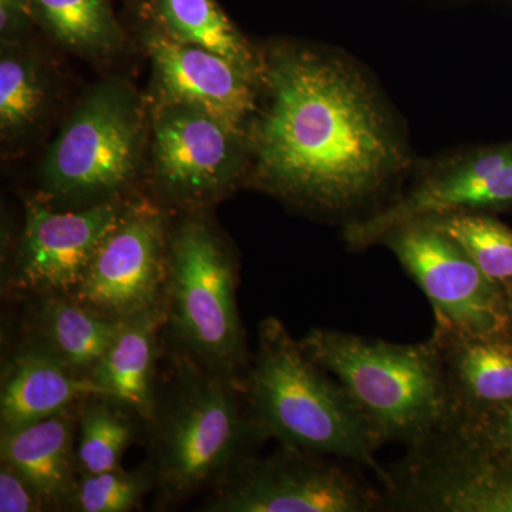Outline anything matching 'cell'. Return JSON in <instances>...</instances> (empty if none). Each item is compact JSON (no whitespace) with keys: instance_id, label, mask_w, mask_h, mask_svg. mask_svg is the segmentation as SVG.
I'll list each match as a JSON object with an SVG mask.
<instances>
[{"instance_id":"3","label":"cell","mask_w":512,"mask_h":512,"mask_svg":"<svg viewBox=\"0 0 512 512\" xmlns=\"http://www.w3.org/2000/svg\"><path fill=\"white\" fill-rule=\"evenodd\" d=\"M244 384L212 372L177 349L158 383L147 427L154 483L164 503L178 504L214 487L249 456L261 437L239 396Z\"/></svg>"},{"instance_id":"5","label":"cell","mask_w":512,"mask_h":512,"mask_svg":"<svg viewBox=\"0 0 512 512\" xmlns=\"http://www.w3.org/2000/svg\"><path fill=\"white\" fill-rule=\"evenodd\" d=\"M147 97L123 77L94 84L70 111L39 167L40 197L84 208L130 195L147 168Z\"/></svg>"},{"instance_id":"13","label":"cell","mask_w":512,"mask_h":512,"mask_svg":"<svg viewBox=\"0 0 512 512\" xmlns=\"http://www.w3.org/2000/svg\"><path fill=\"white\" fill-rule=\"evenodd\" d=\"M128 197L84 208L28 198L10 272L13 289L35 298L73 295Z\"/></svg>"},{"instance_id":"22","label":"cell","mask_w":512,"mask_h":512,"mask_svg":"<svg viewBox=\"0 0 512 512\" xmlns=\"http://www.w3.org/2000/svg\"><path fill=\"white\" fill-rule=\"evenodd\" d=\"M32 10L37 28L84 59H110L126 43L110 0H32Z\"/></svg>"},{"instance_id":"18","label":"cell","mask_w":512,"mask_h":512,"mask_svg":"<svg viewBox=\"0 0 512 512\" xmlns=\"http://www.w3.org/2000/svg\"><path fill=\"white\" fill-rule=\"evenodd\" d=\"M167 323L164 301L121 320L116 339L90 376L143 424L156 407L158 339Z\"/></svg>"},{"instance_id":"1","label":"cell","mask_w":512,"mask_h":512,"mask_svg":"<svg viewBox=\"0 0 512 512\" xmlns=\"http://www.w3.org/2000/svg\"><path fill=\"white\" fill-rule=\"evenodd\" d=\"M261 97L248 130L245 185L313 212H348L409 163L382 94L357 64L295 42L262 49Z\"/></svg>"},{"instance_id":"19","label":"cell","mask_w":512,"mask_h":512,"mask_svg":"<svg viewBox=\"0 0 512 512\" xmlns=\"http://www.w3.org/2000/svg\"><path fill=\"white\" fill-rule=\"evenodd\" d=\"M120 325L121 320L94 311L72 295L36 296L28 343L90 377L116 339Z\"/></svg>"},{"instance_id":"2","label":"cell","mask_w":512,"mask_h":512,"mask_svg":"<svg viewBox=\"0 0 512 512\" xmlns=\"http://www.w3.org/2000/svg\"><path fill=\"white\" fill-rule=\"evenodd\" d=\"M248 413L261 440L343 458L375 471L384 488L389 471L377 463L382 446L355 402L276 318L262 320L244 379Z\"/></svg>"},{"instance_id":"7","label":"cell","mask_w":512,"mask_h":512,"mask_svg":"<svg viewBox=\"0 0 512 512\" xmlns=\"http://www.w3.org/2000/svg\"><path fill=\"white\" fill-rule=\"evenodd\" d=\"M147 100V171L160 200L197 211L245 185L248 133L188 104Z\"/></svg>"},{"instance_id":"6","label":"cell","mask_w":512,"mask_h":512,"mask_svg":"<svg viewBox=\"0 0 512 512\" xmlns=\"http://www.w3.org/2000/svg\"><path fill=\"white\" fill-rule=\"evenodd\" d=\"M164 302L178 349L244 384L247 336L237 305L234 252L201 210L171 224Z\"/></svg>"},{"instance_id":"9","label":"cell","mask_w":512,"mask_h":512,"mask_svg":"<svg viewBox=\"0 0 512 512\" xmlns=\"http://www.w3.org/2000/svg\"><path fill=\"white\" fill-rule=\"evenodd\" d=\"M320 454L284 446L265 458L248 457L212 487L208 512H367L386 495Z\"/></svg>"},{"instance_id":"15","label":"cell","mask_w":512,"mask_h":512,"mask_svg":"<svg viewBox=\"0 0 512 512\" xmlns=\"http://www.w3.org/2000/svg\"><path fill=\"white\" fill-rule=\"evenodd\" d=\"M451 419L477 416L512 400V338L434 328ZM450 419V420H451Z\"/></svg>"},{"instance_id":"28","label":"cell","mask_w":512,"mask_h":512,"mask_svg":"<svg viewBox=\"0 0 512 512\" xmlns=\"http://www.w3.org/2000/svg\"><path fill=\"white\" fill-rule=\"evenodd\" d=\"M36 28L32 0H0V42H28Z\"/></svg>"},{"instance_id":"30","label":"cell","mask_w":512,"mask_h":512,"mask_svg":"<svg viewBox=\"0 0 512 512\" xmlns=\"http://www.w3.org/2000/svg\"><path fill=\"white\" fill-rule=\"evenodd\" d=\"M148 2H150V0H133V5L136 6L138 15H140V13L146 12Z\"/></svg>"},{"instance_id":"8","label":"cell","mask_w":512,"mask_h":512,"mask_svg":"<svg viewBox=\"0 0 512 512\" xmlns=\"http://www.w3.org/2000/svg\"><path fill=\"white\" fill-rule=\"evenodd\" d=\"M387 507L419 512H512V456L450 420L389 471Z\"/></svg>"},{"instance_id":"11","label":"cell","mask_w":512,"mask_h":512,"mask_svg":"<svg viewBox=\"0 0 512 512\" xmlns=\"http://www.w3.org/2000/svg\"><path fill=\"white\" fill-rule=\"evenodd\" d=\"M170 229L164 207L130 195L73 298L116 320L163 302Z\"/></svg>"},{"instance_id":"20","label":"cell","mask_w":512,"mask_h":512,"mask_svg":"<svg viewBox=\"0 0 512 512\" xmlns=\"http://www.w3.org/2000/svg\"><path fill=\"white\" fill-rule=\"evenodd\" d=\"M49 64L30 40L2 43L0 50V138L18 148L42 130L55 100Z\"/></svg>"},{"instance_id":"10","label":"cell","mask_w":512,"mask_h":512,"mask_svg":"<svg viewBox=\"0 0 512 512\" xmlns=\"http://www.w3.org/2000/svg\"><path fill=\"white\" fill-rule=\"evenodd\" d=\"M379 244L393 252L429 299L434 328L470 335L508 333L505 293L430 218L397 225Z\"/></svg>"},{"instance_id":"16","label":"cell","mask_w":512,"mask_h":512,"mask_svg":"<svg viewBox=\"0 0 512 512\" xmlns=\"http://www.w3.org/2000/svg\"><path fill=\"white\" fill-rule=\"evenodd\" d=\"M94 396L106 393L92 377L74 372L46 350L26 342L2 372L0 427L2 431L20 429Z\"/></svg>"},{"instance_id":"14","label":"cell","mask_w":512,"mask_h":512,"mask_svg":"<svg viewBox=\"0 0 512 512\" xmlns=\"http://www.w3.org/2000/svg\"><path fill=\"white\" fill-rule=\"evenodd\" d=\"M140 18L141 42L153 74L148 99L197 107L248 133L259 106L261 80L210 50L171 39L148 16Z\"/></svg>"},{"instance_id":"23","label":"cell","mask_w":512,"mask_h":512,"mask_svg":"<svg viewBox=\"0 0 512 512\" xmlns=\"http://www.w3.org/2000/svg\"><path fill=\"white\" fill-rule=\"evenodd\" d=\"M77 417L76 456L80 476L120 467L121 458L136 437V414L117 400L94 396L82 402Z\"/></svg>"},{"instance_id":"21","label":"cell","mask_w":512,"mask_h":512,"mask_svg":"<svg viewBox=\"0 0 512 512\" xmlns=\"http://www.w3.org/2000/svg\"><path fill=\"white\" fill-rule=\"evenodd\" d=\"M143 15L171 39L210 50L264 79L262 49L249 42L217 0H150Z\"/></svg>"},{"instance_id":"26","label":"cell","mask_w":512,"mask_h":512,"mask_svg":"<svg viewBox=\"0 0 512 512\" xmlns=\"http://www.w3.org/2000/svg\"><path fill=\"white\" fill-rule=\"evenodd\" d=\"M491 447L512 456V400L477 416L451 419Z\"/></svg>"},{"instance_id":"4","label":"cell","mask_w":512,"mask_h":512,"mask_svg":"<svg viewBox=\"0 0 512 512\" xmlns=\"http://www.w3.org/2000/svg\"><path fill=\"white\" fill-rule=\"evenodd\" d=\"M313 362L350 394L380 444L416 446L451 419L446 379L433 339L400 345L333 329L299 340Z\"/></svg>"},{"instance_id":"27","label":"cell","mask_w":512,"mask_h":512,"mask_svg":"<svg viewBox=\"0 0 512 512\" xmlns=\"http://www.w3.org/2000/svg\"><path fill=\"white\" fill-rule=\"evenodd\" d=\"M46 505L18 471L0 463V512L46 511Z\"/></svg>"},{"instance_id":"12","label":"cell","mask_w":512,"mask_h":512,"mask_svg":"<svg viewBox=\"0 0 512 512\" xmlns=\"http://www.w3.org/2000/svg\"><path fill=\"white\" fill-rule=\"evenodd\" d=\"M512 210V141L461 151L430 164L402 198L363 220L350 222V248L365 249L397 225L450 212Z\"/></svg>"},{"instance_id":"29","label":"cell","mask_w":512,"mask_h":512,"mask_svg":"<svg viewBox=\"0 0 512 512\" xmlns=\"http://www.w3.org/2000/svg\"><path fill=\"white\" fill-rule=\"evenodd\" d=\"M507 299L508 335L512 338V292L505 295Z\"/></svg>"},{"instance_id":"24","label":"cell","mask_w":512,"mask_h":512,"mask_svg":"<svg viewBox=\"0 0 512 512\" xmlns=\"http://www.w3.org/2000/svg\"><path fill=\"white\" fill-rule=\"evenodd\" d=\"M430 218L460 245L488 279L512 292V229L488 212H450Z\"/></svg>"},{"instance_id":"25","label":"cell","mask_w":512,"mask_h":512,"mask_svg":"<svg viewBox=\"0 0 512 512\" xmlns=\"http://www.w3.org/2000/svg\"><path fill=\"white\" fill-rule=\"evenodd\" d=\"M156 488L150 466L133 471L117 467L96 474H82L77 480L69 510L77 512H127L141 504Z\"/></svg>"},{"instance_id":"17","label":"cell","mask_w":512,"mask_h":512,"mask_svg":"<svg viewBox=\"0 0 512 512\" xmlns=\"http://www.w3.org/2000/svg\"><path fill=\"white\" fill-rule=\"evenodd\" d=\"M77 417L73 410L0 434V461L42 498L47 510H69L77 480Z\"/></svg>"}]
</instances>
